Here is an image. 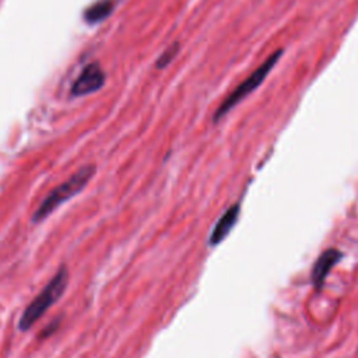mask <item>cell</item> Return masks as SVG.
<instances>
[{
    "label": "cell",
    "instance_id": "obj_1",
    "mask_svg": "<svg viewBox=\"0 0 358 358\" xmlns=\"http://www.w3.org/2000/svg\"><path fill=\"white\" fill-rule=\"evenodd\" d=\"M67 283H69V269L65 265H62L55 273V276L52 277L49 283L42 288V291L24 309V312L20 317V322H18V329L21 332L30 330L41 319L42 315L55 302L61 300L62 295L66 291Z\"/></svg>",
    "mask_w": 358,
    "mask_h": 358
},
{
    "label": "cell",
    "instance_id": "obj_2",
    "mask_svg": "<svg viewBox=\"0 0 358 358\" xmlns=\"http://www.w3.org/2000/svg\"><path fill=\"white\" fill-rule=\"evenodd\" d=\"M95 172H97V167L94 164L84 165L67 181L57 185L56 188H53L49 193L46 194L45 199L41 202V205L36 207L35 213L32 214V221L41 223L51 213H53L62 203H65L69 199H72L73 196L80 193L87 186L88 182L94 178Z\"/></svg>",
    "mask_w": 358,
    "mask_h": 358
},
{
    "label": "cell",
    "instance_id": "obj_3",
    "mask_svg": "<svg viewBox=\"0 0 358 358\" xmlns=\"http://www.w3.org/2000/svg\"><path fill=\"white\" fill-rule=\"evenodd\" d=\"M283 55L282 49H279L274 53H271L270 56L267 57L266 61L262 63L261 66L256 69L255 72L246 77L244 82L238 84L232 91L224 98V101L220 104V107L215 109L214 116H213V122H218L221 118H224L227 113L230 112L232 108H235L238 104L248 97L251 92H253L256 88L261 86L262 83L265 82V78L269 76V73L274 69L277 65V62L280 61V57Z\"/></svg>",
    "mask_w": 358,
    "mask_h": 358
},
{
    "label": "cell",
    "instance_id": "obj_4",
    "mask_svg": "<svg viewBox=\"0 0 358 358\" xmlns=\"http://www.w3.org/2000/svg\"><path fill=\"white\" fill-rule=\"evenodd\" d=\"M107 74L98 62H91L84 67L82 73L73 82L70 94L73 97H84L88 94L98 91L104 87Z\"/></svg>",
    "mask_w": 358,
    "mask_h": 358
},
{
    "label": "cell",
    "instance_id": "obj_5",
    "mask_svg": "<svg viewBox=\"0 0 358 358\" xmlns=\"http://www.w3.org/2000/svg\"><path fill=\"white\" fill-rule=\"evenodd\" d=\"M343 257V253L336 249V248H329L326 251L322 252V255L317 257L315 261V265L311 271V280H312L313 287L316 290H321L325 284L326 277L329 276V273L333 267L336 266L340 259Z\"/></svg>",
    "mask_w": 358,
    "mask_h": 358
},
{
    "label": "cell",
    "instance_id": "obj_6",
    "mask_svg": "<svg viewBox=\"0 0 358 358\" xmlns=\"http://www.w3.org/2000/svg\"><path fill=\"white\" fill-rule=\"evenodd\" d=\"M240 211H241L240 205L236 203V205L231 206L230 209L227 210L224 214L221 215L220 218H218V221L215 223L214 228H213V231H211V234H210V238H209L210 245L215 246L223 242V240L230 234L231 230L234 228V225L236 224Z\"/></svg>",
    "mask_w": 358,
    "mask_h": 358
},
{
    "label": "cell",
    "instance_id": "obj_7",
    "mask_svg": "<svg viewBox=\"0 0 358 358\" xmlns=\"http://www.w3.org/2000/svg\"><path fill=\"white\" fill-rule=\"evenodd\" d=\"M115 2L113 0H97L95 3L88 6L84 10V20L88 24H98L101 21L107 20L109 15L112 14Z\"/></svg>",
    "mask_w": 358,
    "mask_h": 358
},
{
    "label": "cell",
    "instance_id": "obj_8",
    "mask_svg": "<svg viewBox=\"0 0 358 358\" xmlns=\"http://www.w3.org/2000/svg\"><path fill=\"white\" fill-rule=\"evenodd\" d=\"M178 49H179L178 44H174L171 48H168V49H167V51H165L164 53L158 57V61H157V63H155L157 69H164L167 65H169V63L172 62V59L175 57V55L178 53Z\"/></svg>",
    "mask_w": 358,
    "mask_h": 358
}]
</instances>
